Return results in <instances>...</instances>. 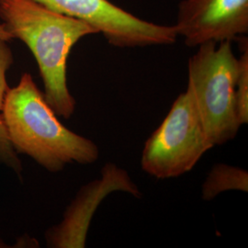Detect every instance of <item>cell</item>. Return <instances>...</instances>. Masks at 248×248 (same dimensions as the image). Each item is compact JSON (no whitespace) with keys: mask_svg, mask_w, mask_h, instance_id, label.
<instances>
[{"mask_svg":"<svg viewBox=\"0 0 248 248\" xmlns=\"http://www.w3.org/2000/svg\"><path fill=\"white\" fill-rule=\"evenodd\" d=\"M0 18L9 38L23 42L33 54L48 104L56 115L70 119L77 101L67 86L68 57L81 39L98 31L34 0H0Z\"/></svg>","mask_w":248,"mask_h":248,"instance_id":"obj_1","label":"cell"},{"mask_svg":"<svg viewBox=\"0 0 248 248\" xmlns=\"http://www.w3.org/2000/svg\"><path fill=\"white\" fill-rule=\"evenodd\" d=\"M0 115L14 150L51 173L73 163L91 165L99 157L95 142L59 121L29 73L21 75L16 87L9 88Z\"/></svg>","mask_w":248,"mask_h":248,"instance_id":"obj_2","label":"cell"},{"mask_svg":"<svg viewBox=\"0 0 248 248\" xmlns=\"http://www.w3.org/2000/svg\"><path fill=\"white\" fill-rule=\"evenodd\" d=\"M238 69L239 61L229 41L200 45L188 61L186 89L213 146L234 139L241 127L234 98Z\"/></svg>","mask_w":248,"mask_h":248,"instance_id":"obj_3","label":"cell"},{"mask_svg":"<svg viewBox=\"0 0 248 248\" xmlns=\"http://www.w3.org/2000/svg\"><path fill=\"white\" fill-rule=\"evenodd\" d=\"M191 93L186 89L174 101L169 114L144 143L141 168L152 177H180L194 169L213 148Z\"/></svg>","mask_w":248,"mask_h":248,"instance_id":"obj_4","label":"cell"},{"mask_svg":"<svg viewBox=\"0 0 248 248\" xmlns=\"http://www.w3.org/2000/svg\"><path fill=\"white\" fill-rule=\"evenodd\" d=\"M49 9L79 18L94 27L108 43L120 48L170 45L176 43L174 25L143 20L109 0H34Z\"/></svg>","mask_w":248,"mask_h":248,"instance_id":"obj_5","label":"cell"},{"mask_svg":"<svg viewBox=\"0 0 248 248\" xmlns=\"http://www.w3.org/2000/svg\"><path fill=\"white\" fill-rule=\"evenodd\" d=\"M123 191L141 198L142 193L128 172L108 163L101 170V178L82 186L65 210L62 222L45 232L47 247L52 248H84L94 213L107 196Z\"/></svg>","mask_w":248,"mask_h":248,"instance_id":"obj_6","label":"cell"},{"mask_svg":"<svg viewBox=\"0 0 248 248\" xmlns=\"http://www.w3.org/2000/svg\"><path fill=\"white\" fill-rule=\"evenodd\" d=\"M174 27L188 47L236 41L248 32V0H183Z\"/></svg>","mask_w":248,"mask_h":248,"instance_id":"obj_7","label":"cell"},{"mask_svg":"<svg viewBox=\"0 0 248 248\" xmlns=\"http://www.w3.org/2000/svg\"><path fill=\"white\" fill-rule=\"evenodd\" d=\"M228 190L248 191V172L226 164H215L210 170L202 187V197L211 202Z\"/></svg>","mask_w":248,"mask_h":248,"instance_id":"obj_8","label":"cell"},{"mask_svg":"<svg viewBox=\"0 0 248 248\" xmlns=\"http://www.w3.org/2000/svg\"><path fill=\"white\" fill-rule=\"evenodd\" d=\"M242 55L238 58L239 69L235 83V108L236 114L242 125L248 123V43L245 45Z\"/></svg>","mask_w":248,"mask_h":248,"instance_id":"obj_9","label":"cell"},{"mask_svg":"<svg viewBox=\"0 0 248 248\" xmlns=\"http://www.w3.org/2000/svg\"><path fill=\"white\" fill-rule=\"evenodd\" d=\"M9 34L5 31L3 24H0V112L3 107L6 93L9 89L7 82V72L14 62V56L9 47Z\"/></svg>","mask_w":248,"mask_h":248,"instance_id":"obj_10","label":"cell"},{"mask_svg":"<svg viewBox=\"0 0 248 248\" xmlns=\"http://www.w3.org/2000/svg\"><path fill=\"white\" fill-rule=\"evenodd\" d=\"M0 166H5L11 169L19 178H21L23 167L21 160L18 158V153L14 150L9 141L5 124L0 115Z\"/></svg>","mask_w":248,"mask_h":248,"instance_id":"obj_11","label":"cell"},{"mask_svg":"<svg viewBox=\"0 0 248 248\" xmlns=\"http://www.w3.org/2000/svg\"><path fill=\"white\" fill-rule=\"evenodd\" d=\"M10 248L7 243H5L3 239L0 237V248Z\"/></svg>","mask_w":248,"mask_h":248,"instance_id":"obj_12","label":"cell"}]
</instances>
